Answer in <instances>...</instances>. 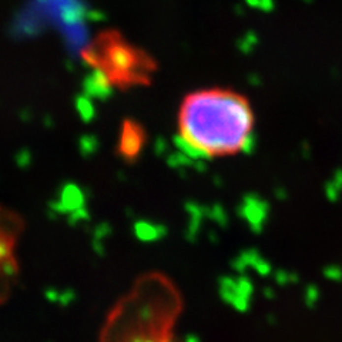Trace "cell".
Segmentation results:
<instances>
[{
	"label": "cell",
	"mask_w": 342,
	"mask_h": 342,
	"mask_svg": "<svg viewBox=\"0 0 342 342\" xmlns=\"http://www.w3.org/2000/svg\"><path fill=\"white\" fill-rule=\"evenodd\" d=\"M262 294H264V297L267 298V300H274L275 298V291H274V288L273 287H265L264 289H262Z\"/></svg>",
	"instance_id": "d4e9b609"
},
{
	"label": "cell",
	"mask_w": 342,
	"mask_h": 342,
	"mask_svg": "<svg viewBox=\"0 0 342 342\" xmlns=\"http://www.w3.org/2000/svg\"><path fill=\"white\" fill-rule=\"evenodd\" d=\"M321 298V291L315 284H310L304 289V301L310 310H314Z\"/></svg>",
	"instance_id": "7c38bea8"
},
{
	"label": "cell",
	"mask_w": 342,
	"mask_h": 342,
	"mask_svg": "<svg viewBox=\"0 0 342 342\" xmlns=\"http://www.w3.org/2000/svg\"><path fill=\"white\" fill-rule=\"evenodd\" d=\"M19 119H20L23 123H30L31 119H33V111L29 109V107L20 109L19 110Z\"/></svg>",
	"instance_id": "44dd1931"
},
{
	"label": "cell",
	"mask_w": 342,
	"mask_h": 342,
	"mask_svg": "<svg viewBox=\"0 0 342 342\" xmlns=\"http://www.w3.org/2000/svg\"><path fill=\"white\" fill-rule=\"evenodd\" d=\"M14 161H16V164H17L19 168L26 170L28 167H30L31 161H33V154L26 147L20 149V150L16 153V155H14Z\"/></svg>",
	"instance_id": "9a60e30c"
},
{
	"label": "cell",
	"mask_w": 342,
	"mask_h": 342,
	"mask_svg": "<svg viewBox=\"0 0 342 342\" xmlns=\"http://www.w3.org/2000/svg\"><path fill=\"white\" fill-rule=\"evenodd\" d=\"M342 191V170L337 171L332 181L327 186V195L331 201H335Z\"/></svg>",
	"instance_id": "4fadbf2b"
},
{
	"label": "cell",
	"mask_w": 342,
	"mask_h": 342,
	"mask_svg": "<svg viewBox=\"0 0 342 342\" xmlns=\"http://www.w3.org/2000/svg\"><path fill=\"white\" fill-rule=\"evenodd\" d=\"M207 214L208 217L214 219L221 228H225L228 225V217L221 205H214L213 208H207Z\"/></svg>",
	"instance_id": "5bb4252c"
},
{
	"label": "cell",
	"mask_w": 342,
	"mask_h": 342,
	"mask_svg": "<svg viewBox=\"0 0 342 342\" xmlns=\"http://www.w3.org/2000/svg\"><path fill=\"white\" fill-rule=\"evenodd\" d=\"M218 292L221 300L235 311L247 312L251 307L254 285L247 274H238V277L222 275L218 278Z\"/></svg>",
	"instance_id": "3957f363"
},
{
	"label": "cell",
	"mask_w": 342,
	"mask_h": 342,
	"mask_svg": "<svg viewBox=\"0 0 342 342\" xmlns=\"http://www.w3.org/2000/svg\"><path fill=\"white\" fill-rule=\"evenodd\" d=\"M184 342H201V340L197 334H187L184 337Z\"/></svg>",
	"instance_id": "484cf974"
},
{
	"label": "cell",
	"mask_w": 342,
	"mask_h": 342,
	"mask_svg": "<svg viewBox=\"0 0 342 342\" xmlns=\"http://www.w3.org/2000/svg\"><path fill=\"white\" fill-rule=\"evenodd\" d=\"M146 141H147V134L143 125H140L133 120H125L122 128L117 153L123 157L124 161L134 163L144 149Z\"/></svg>",
	"instance_id": "277c9868"
},
{
	"label": "cell",
	"mask_w": 342,
	"mask_h": 342,
	"mask_svg": "<svg viewBox=\"0 0 342 342\" xmlns=\"http://www.w3.org/2000/svg\"><path fill=\"white\" fill-rule=\"evenodd\" d=\"M257 44V36L255 34H247L243 40H240V49L244 53H249L251 49Z\"/></svg>",
	"instance_id": "ffe728a7"
},
{
	"label": "cell",
	"mask_w": 342,
	"mask_h": 342,
	"mask_svg": "<svg viewBox=\"0 0 342 342\" xmlns=\"http://www.w3.org/2000/svg\"><path fill=\"white\" fill-rule=\"evenodd\" d=\"M238 214L248 222L252 233L261 234L270 216V205L257 194H248L238 207Z\"/></svg>",
	"instance_id": "5b68a950"
},
{
	"label": "cell",
	"mask_w": 342,
	"mask_h": 342,
	"mask_svg": "<svg viewBox=\"0 0 342 342\" xmlns=\"http://www.w3.org/2000/svg\"><path fill=\"white\" fill-rule=\"evenodd\" d=\"M82 90L84 96H87L89 98H97L101 101L109 100L114 94L107 73L100 67H94L92 73H89L83 79Z\"/></svg>",
	"instance_id": "8992f818"
},
{
	"label": "cell",
	"mask_w": 342,
	"mask_h": 342,
	"mask_svg": "<svg viewBox=\"0 0 342 342\" xmlns=\"http://www.w3.org/2000/svg\"><path fill=\"white\" fill-rule=\"evenodd\" d=\"M107 47L104 49V57L96 56L93 53L87 56L86 59L89 63L97 67L100 62L104 60L103 68L110 82L120 84L123 87L134 86V84H149L150 74L155 71L157 63L143 50L127 44L122 40L117 33H113L107 37Z\"/></svg>",
	"instance_id": "7a4b0ae2"
},
{
	"label": "cell",
	"mask_w": 342,
	"mask_h": 342,
	"mask_svg": "<svg viewBox=\"0 0 342 342\" xmlns=\"http://www.w3.org/2000/svg\"><path fill=\"white\" fill-rule=\"evenodd\" d=\"M134 234L140 241L144 243H153L163 240L167 235V228L164 225L154 224L151 221H137L134 224Z\"/></svg>",
	"instance_id": "ba28073f"
},
{
	"label": "cell",
	"mask_w": 342,
	"mask_h": 342,
	"mask_svg": "<svg viewBox=\"0 0 342 342\" xmlns=\"http://www.w3.org/2000/svg\"><path fill=\"white\" fill-rule=\"evenodd\" d=\"M66 68H67L68 71H73V70H74L73 64H71V62H66Z\"/></svg>",
	"instance_id": "f1b7e54d"
},
{
	"label": "cell",
	"mask_w": 342,
	"mask_h": 342,
	"mask_svg": "<svg viewBox=\"0 0 342 342\" xmlns=\"http://www.w3.org/2000/svg\"><path fill=\"white\" fill-rule=\"evenodd\" d=\"M305 1H311V0H305Z\"/></svg>",
	"instance_id": "f546056e"
},
{
	"label": "cell",
	"mask_w": 342,
	"mask_h": 342,
	"mask_svg": "<svg viewBox=\"0 0 342 342\" xmlns=\"http://www.w3.org/2000/svg\"><path fill=\"white\" fill-rule=\"evenodd\" d=\"M74 106L76 110L80 116L84 123H92L96 117V107L92 101V98H89L84 94H79L74 98Z\"/></svg>",
	"instance_id": "9c48e42d"
},
{
	"label": "cell",
	"mask_w": 342,
	"mask_h": 342,
	"mask_svg": "<svg viewBox=\"0 0 342 342\" xmlns=\"http://www.w3.org/2000/svg\"><path fill=\"white\" fill-rule=\"evenodd\" d=\"M87 219H90V214L86 210V207H82V208H77V210L71 211L67 221L70 225H76V224H79L82 221H87Z\"/></svg>",
	"instance_id": "e0dca14e"
},
{
	"label": "cell",
	"mask_w": 342,
	"mask_h": 342,
	"mask_svg": "<svg viewBox=\"0 0 342 342\" xmlns=\"http://www.w3.org/2000/svg\"><path fill=\"white\" fill-rule=\"evenodd\" d=\"M267 318H268V322H270V324H277V316H275V315L270 314Z\"/></svg>",
	"instance_id": "83f0119b"
},
{
	"label": "cell",
	"mask_w": 342,
	"mask_h": 342,
	"mask_svg": "<svg viewBox=\"0 0 342 342\" xmlns=\"http://www.w3.org/2000/svg\"><path fill=\"white\" fill-rule=\"evenodd\" d=\"M255 271H257V274L258 275H261V277H268L270 274L273 273V265H271V262H268L267 260H264L262 257H260L258 258V261L254 264V267H252Z\"/></svg>",
	"instance_id": "ac0fdd59"
},
{
	"label": "cell",
	"mask_w": 342,
	"mask_h": 342,
	"mask_svg": "<svg viewBox=\"0 0 342 342\" xmlns=\"http://www.w3.org/2000/svg\"><path fill=\"white\" fill-rule=\"evenodd\" d=\"M100 149V141L93 134H84L79 138V151L83 158H90Z\"/></svg>",
	"instance_id": "30bf717a"
},
{
	"label": "cell",
	"mask_w": 342,
	"mask_h": 342,
	"mask_svg": "<svg viewBox=\"0 0 342 342\" xmlns=\"http://www.w3.org/2000/svg\"><path fill=\"white\" fill-rule=\"evenodd\" d=\"M252 127L254 114L246 97L233 90H200L181 104L174 144L195 161L230 155L244 151L254 137Z\"/></svg>",
	"instance_id": "6da1fadb"
},
{
	"label": "cell",
	"mask_w": 342,
	"mask_h": 342,
	"mask_svg": "<svg viewBox=\"0 0 342 342\" xmlns=\"http://www.w3.org/2000/svg\"><path fill=\"white\" fill-rule=\"evenodd\" d=\"M324 277L329 280V281H334V282H341L342 281V267L337 265V264H329L324 268Z\"/></svg>",
	"instance_id": "2e32d148"
},
{
	"label": "cell",
	"mask_w": 342,
	"mask_h": 342,
	"mask_svg": "<svg viewBox=\"0 0 342 342\" xmlns=\"http://www.w3.org/2000/svg\"><path fill=\"white\" fill-rule=\"evenodd\" d=\"M251 7L260 9L262 12H273L274 10V0H246Z\"/></svg>",
	"instance_id": "d6986e66"
},
{
	"label": "cell",
	"mask_w": 342,
	"mask_h": 342,
	"mask_svg": "<svg viewBox=\"0 0 342 342\" xmlns=\"http://www.w3.org/2000/svg\"><path fill=\"white\" fill-rule=\"evenodd\" d=\"M165 149H167V143H165L164 138L160 137V138L157 140V143H155V153H157V154H163Z\"/></svg>",
	"instance_id": "cb8c5ba5"
},
{
	"label": "cell",
	"mask_w": 342,
	"mask_h": 342,
	"mask_svg": "<svg viewBox=\"0 0 342 342\" xmlns=\"http://www.w3.org/2000/svg\"><path fill=\"white\" fill-rule=\"evenodd\" d=\"M90 195V191L79 187L74 183H64L59 187L57 191V200L59 203L63 205V208L68 213L82 208L86 204V198Z\"/></svg>",
	"instance_id": "52a82bcc"
},
{
	"label": "cell",
	"mask_w": 342,
	"mask_h": 342,
	"mask_svg": "<svg viewBox=\"0 0 342 342\" xmlns=\"http://www.w3.org/2000/svg\"><path fill=\"white\" fill-rule=\"evenodd\" d=\"M6 252H7V248H6V246L3 243H0V257L6 255Z\"/></svg>",
	"instance_id": "4316f807"
},
{
	"label": "cell",
	"mask_w": 342,
	"mask_h": 342,
	"mask_svg": "<svg viewBox=\"0 0 342 342\" xmlns=\"http://www.w3.org/2000/svg\"><path fill=\"white\" fill-rule=\"evenodd\" d=\"M43 125H44L46 128H49V130L55 128V125H56L55 119H53L50 114H46V116L43 117Z\"/></svg>",
	"instance_id": "603a6c76"
},
{
	"label": "cell",
	"mask_w": 342,
	"mask_h": 342,
	"mask_svg": "<svg viewBox=\"0 0 342 342\" xmlns=\"http://www.w3.org/2000/svg\"><path fill=\"white\" fill-rule=\"evenodd\" d=\"M274 280L277 282V285L280 287H285V285H294L300 282V275L297 273H288L284 270H277L274 273Z\"/></svg>",
	"instance_id": "8fae6325"
},
{
	"label": "cell",
	"mask_w": 342,
	"mask_h": 342,
	"mask_svg": "<svg viewBox=\"0 0 342 342\" xmlns=\"http://www.w3.org/2000/svg\"><path fill=\"white\" fill-rule=\"evenodd\" d=\"M87 19L92 20V22H103L106 20V14L100 10H89L87 12Z\"/></svg>",
	"instance_id": "7402d4cb"
}]
</instances>
